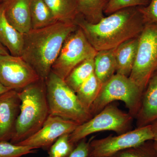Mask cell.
Returning <instances> with one entry per match:
<instances>
[{
  "label": "cell",
  "instance_id": "obj_16",
  "mask_svg": "<svg viewBox=\"0 0 157 157\" xmlns=\"http://www.w3.org/2000/svg\"><path fill=\"white\" fill-rule=\"evenodd\" d=\"M139 36L127 40L114 48L117 68L116 73L129 77L136 59Z\"/></svg>",
  "mask_w": 157,
  "mask_h": 157
},
{
  "label": "cell",
  "instance_id": "obj_11",
  "mask_svg": "<svg viewBox=\"0 0 157 157\" xmlns=\"http://www.w3.org/2000/svg\"><path fill=\"white\" fill-rule=\"evenodd\" d=\"M79 125L73 121L50 114L38 132L16 145L47 150L59 137L71 134Z\"/></svg>",
  "mask_w": 157,
  "mask_h": 157
},
{
  "label": "cell",
  "instance_id": "obj_15",
  "mask_svg": "<svg viewBox=\"0 0 157 157\" xmlns=\"http://www.w3.org/2000/svg\"><path fill=\"white\" fill-rule=\"evenodd\" d=\"M0 42L11 55L21 56L24 44V34L16 29L8 21L3 3L0 4Z\"/></svg>",
  "mask_w": 157,
  "mask_h": 157
},
{
  "label": "cell",
  "instance_id": "obj_10",
  "mask_svg": "<svg viewBox=\"0 0 157 157\" xmlns=\"http://www.w3.org/2000/svg\"><path fill=\"white\" fill-rule=\"evenodd\" d=\"M40 78L21 56L0 55V82L6 87L18 91Z\"/></svg>",
  "mask_w": 157,
  "mask_h": 157
},
{
  "label": "cell",
  "instance_id": "obj_22",
  "mask_svg": "<svg viewBox=\"0 0 157 157\" xmlns=\"http://www.w3.org/2000/svg\"><path fill=\"white\" fill-rule=\"evenodd\" d=\"M102 85V83L94 73L83 82L76 92L78 100L85 107L90 110L100 92Z\"/></svg>",
  "mask_w": 157,
  "mask_h": 157
},
{
  "label": "cell",
  "instance_id": "obj_20",
  "mask_svg": "<svg viewBox=\"0 0 157 157\" xmlns=\"http://www.w3.org/2000/svg\"><path fill=\"white\" fill-rule=\"evenodd\" d=\"M78 14L88 22L96 24L104 18L108 0H76Z\"/></svg>",
  "mask_w": 157,
  "mask_h": 157
},
{
  "label": "cell",
  "instance_id": "obj_28",
  "mask_svg": "<svg viewBox=\"0 0 157 157\" xmlns=\"http://www.w3.org/2000/svg\"><path fill=\"white\" fill-rule=\"evenodd\" d=\"M91 139L86 141L85 138L79 141L68 157H90V142Z\"/></svg>",
  "mask_w": 157,
  "mask_h": 157
},
{
  "label": "cell",
  "instance_id": "obj_24",
  "mask_svg": "<svg viewBox=\"0 0 157 157\" xmlns=\"http://www.w3.org/2000/svg\"><path fill=\"white\" fill-rule=\"evenodd\" d=\"M70 134H65L59 137L49 149V156L52 157H68L75 146L70 143Z\"/></svg>",
  "mask_w": 157,
  "mask_h": 157
},
{
  "label": "cell",
  "instance_id": "obj_27",
  "mask_svg": "<svg viewBox=\"0 0 157 157\" xmlns=\"http://www.w3.org/2000/svg\"><path fill=\"white\" fill-rule=\"evenodd\" d=\"M145 24H157V0H150L147 6L138 7Z\"/></svg>",
  "mask_w": 157,
  "mask_h": 157
},
{
  "label": "cell",
  "instance_id": "obj_32",
  "mask_svg": "<svg viewBox=\"0 0 157 157\" xmlns=\"http://www.w3.org/2000/svg\"><path fill=\"white\" fill-rule=\"evenodd\" d=\"M154 141V145H155V148L156 151L157 153V142H155V141Z\"/></svg>",
  "mask_w": 157,
  "mask_h": 157
},
{
  "label": "cell",
  "instance_id": "obj_5",
  "mask_svg": "<svg viewBox=\"0 0 157 157\" xmlns=\"http://www.w3.org/2000/svg\"><path fill=\"white\" fill-rule=\"evenodd\" d=\"M144 91L129 77L116 73L102 84L90 107L91 113L94 116L113 101H120L134 118L140 108Z\"/></svg>",
  "mask_w": 157,
  "mask_h": 157
},
{
  "label": "cell",
  "instance_id": "obj_23",
  "mask_svg": "<svg viewBox=\"0 0 157 157\" xmlns=\"http://www.w3.org/2000/svg\"><path fill=\"white\" fill-rule=\"evenodd\" d=\"M110 157H157L154 141L149 140L140 145L126 149Z\"/></svg>",
  "mask_w": 157,
  "mask_h": 157
},
{
  "label": "cell",
  "instance_id": "obj_12",
  "mask_svg": "<svg viewBox=\"0 0 157 157\" xmlns=\"http://www.w3.org/2000/svg\"><path fill=\"white\" fill-rule=\"evenodd\" d=\"M21 104L17 91L0 95V142H9L14 135Z\"/></svg>",
  "mask_w": 157,
  "mask_h": 157
},
{
  "label": "cell",
  "instance_id": "obj_7",
  "mask_svg": "<svg viewBox=\"0 0 157 157\" xmlns=\"http://www.w3.org/2000/svg\"><path fill=\"white\" fill-rule=\"evenodd\" d=\"M157 70V24H145L139 36L136 59L129 78L143 90Z\"/></svg>",
  "mask_w": 157,
  "mask_h": 157
},
{
  "label": "cell",
  "instance_id": "obj_19",
  "mask_svg": "<svg viewBox=\"0 0 157 157\" xmlns=\"http://www.w3.org/2000/svg\"><path fill=\"white\" fill-rule=\"evenodd\" d=\"M30 10L33 29L43 28L57 21L44 0H31Z\"/></svg>",
  "mask_w": 157,
  "mask_h": 157
},
{
  "label": "cell",
  "instance_id": "obj_8",
  "mask_svg": "<svg viewBox=\"0 0 157 157\" xmlns=\"http://www.w3.org/2000/svg\"><path fill=\"white\" fill-rule=\"evenodd\" d=\"M97 52L78 26L65 40L51 72L65 79L76 66L86 60L94 58Z\"/></svg>",
  "mask_w": 157,
  "mask_h": 157
},
{
  "label": "cell",
  "instance_id": "obj_2",
  "mask_svg": "<svg viewBox=\"0 0 157 157\" xmlns=\"http://www.w3.org/2000/svg\"><path fill=\"white\" fill-rule=\"evenodd\" d=\"M76 21H57L24 34L21 56L45 80L68 36L78 28Z\"/></svg>",
  "mask_w": 157,
  "mask_h": 157
},
{
  "label": "cell",
  "instance_id": "obj_33",
  "mask_svg": "<svg viewBox=\"0 0 157 157\" xmlns=\"http://www.w3.org/2000/svg\"><path fill=\"white\" fill-rule=\"evenodd\" d=\"M52 157L50 156H49V157Z\"/></svg>",
  "mask_w": 157,
  "mask_h": 157
},
{
  "label": "cell",
  "instance_id": "obj_14",
  "mask_svg": "<svg viewBox=\"0 0 157 157\" xmlns=\"http://www.w3.org/2000/svg\"><path fill=\"white\" fill-rule=\"evenodd\" d=\"M31 0H4L5 14L9 23L23 34L31 29Z\"/></svg>",
  "mask_w": 157,
  "mask_h": 157
},
{
  "label": "cell",
  "instance_id": "obj_18",
  "mask_svg": "<svg viewBox=\"0 0 157 157\" xmlns=\"http://www.w3.org/2000/svg\"><path fill=\"white\" fill-rule=\"evenodd\" d=\"M57 21H76L79 16L76 0H44Z\"/></svg>",
  "mask_w": 157,
  "mask_h": 157
},
{
  "label": "cell",
  "instance_id": "obj_25",
  "mask_svg": "<svg viewBox=\"0 0 157 157\" xmlns=\"http://www.w3.org/2000/svg\"><path fill=\"white\" fill-rule=\"evenodd\" d=\"M36 151V149L30 147L16 145L10 142H0V157H21Z\"/></svg>",
  "mask_w": 157,
  "mask_h": 157
},
{
  "label": "cell",
  "instance_id": "obj_34",
  "mask_svg": "<svg viewBox=\"0 0 157 157\" xmlns=\"http://www.w3.org/2000/svg\"><path fill=\"white\" fill-rule=\"evenodd\" d=\"M23 157V156H22V157Z\"/></svg>",
  "mask_w": 157,
  "mask_h": 157
},
{
  "label": "cell",
  "instance_id": "obj_13",
  "mask_svg": "<svg viewBox=\"0 0 157 157\" xmlns=\"http://www.w3.org/2000/svg\"><path fill=\"white\" fill-rule=\"evenodd\" d=\"M135 118L137 128L150 125L157 120V70L144 91L140 108Z\"/></svg>",
  "mask_w": 157,
  "mask_h": 157
},
{
  "label": "cell",
  "instance_id": "obj_9",
  "mask_svg": "<svg viewBox=\"0 0 157 157\" xmlns=\"http://www.w3.org/2000/svg\"><path fill=\"white\" fill-rule=\"evenodd\" d=\"M90 142V157H110L118 152L153 140L151 125L136 128L117 136H108Z\"/></svg>",
  "mask_w": 157,
  "mask_h": 157
},
{
  "label": "cell",
  "instance_id": "obj_30",
  "mask_svg": "<svg viewBox=\"0 0 157 157\" xmlns=\"http://www.w3.org/2000/svg\"><path fill=\"white\" fill-rule=\"evenodd\" d=\"M9 50L0 42V55L9 54Z\"/></svg>",
  "mask_w": 157,
  "mask_h": 157
},
{
  "label": "cell",
  "instance_id": "obj_1",
  "mask_svg": "<svg viewBox=\"0 0 157 157\" xmlns=\"http://www.w3.org/2000/svg\"><path fill=\"white\" fill-rule=\"evenodd\" d=\"M76 22L97 51L113 49L138 36L145 25L138 7L121 9L96 24L88 22L79 15Z\"/></svg>",
  "mask_w": 157,
  "mask_h": 157
},
{
  "label": "cell",
  "instance_id": "obj_29",
  "mask_svg": "<svg viewBox=\"0 0 157 157\" xmlns=\"http://www.w3.org/2000/svg\"><path fill=\"white\" fill-rule=\"evenodd\" d=\"M151 130L153 134V140L157 142V120L151 124Z\"/></svg>",
  "mask_w": 157,
  "mask_h": 157
},
{
  "label": "cell",
  "instance_id": "obj_6",
  "mask_svg": "<svg viewBox=\"0 0 157 157\" xmlns=\"http://www.w3.org/2000/svg\"><path fill=\"white\" fill-rule=\"evenodd\" d=\"M134 117L120 109L115 104H109L90 119L78 126L69 135L70 143L76 146L89 135L103 131H113L121 135L131 131Z\"/></svg>",
  "mask_w": 157,
  "mask_h": 157
},
{
  "label": "cell",
  "instance_id": "obj_26",
  "mask_svg": "<svg viewBox=\"0 0 157 157\" xmlns=\"http://www.w3.org/2000/svg\"><path fill=\"white\" fill-rule=\"evenodd\" d=\"M150 2V0H108L104 12L109 15L121 9L147 6Z\"/></svg>",
  "mask_w": 157,
  "mask_h": 157
},
{
  "label": "cell",
  "instance_id": "obj_31",
  "mask_svg": "<svg viewBox=\"0 0 157 157\" xmlns=\"http://www.w3.org/2000/svg\"><path fill=\"white\" fill-rule=\"evenodd\" d=\"M11 90V89L3 85L1 82H0V95L4 94V93L7 92Z\"/></svg>",
  "mask_w": 157,
  "mask_h": 157
},
{
  "label": "cell",
  "instance_id": "obj_21",
  "mask_svg": "<svg viewBox=\"0 0 157 157\" xmlns=\"http://www.w3.org/2000/svg\"><path fill=\"white\" fill-rule=\"evenodd\" d=\"M94 73V59H89L74 68L64 80L68 86L76 93L83 82Z\"/></svg>",
  "mask_w": 157,
  "mask_h": 157
},
{
  "label": "cell",
  "instance_id": "obj_4",
  "mask_svg": "<svg viewBox=\"0 0 157 157\" xmlns=\"http://www.w3.org/2000/svg\"><path fill=\"white\" fill-rule=\"evenodd\" d=\"M49 114L81 124L93 117L64 79L51 72L45 80Z\"/></svg>",
  "mask_w": 157,
  "mask_h": 157
},
{
  "label": "cell",
  "instance_id": "obj_17",
  "mask_svg": "<svg viewBox=\"0 0 157 157\" xmlns=\"http://www.w3.org/2000/svg\"><path fill=\"white\" fill-rule=\"evenodd\" d=\"M94 74L102 84L116 73L114 48L98 51L94 58Z\"/></svg>",
  "mask_w": 157,
  "mask_h": 157
},
{
  "label": "cell",
  "instance_id": "obj_3",
  "mask_svg": "<svg viewBox=\"0 0 157 157\" xmlns=\"http://www.w3.org/2000/svg\"><path fill=\"white\" fill-rule=\"evenodd\" d=\"M21 101L15 131L10 142L17 144L42 128L50 115L45 80L40 78L18 91Z\"/></svg>",
  "mask_w": 157,
  "mask_h": 157
}]
</instances>
